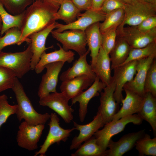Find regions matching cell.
I'll return each mask as SVG.
<instances>
[{
  "label": "cell",
  "mask_w": 156,
  "mask_h": 156,
  "mask_svg": "<svg viewBox=\"0 0 156 156\" xmlns=\"http://www.w3.org/2000/svg\"><path fill=\"white\" fill-rule=\"evenodd\" d=\"M59 8L60 6L45 1H34L25 10L20 29L22 42L30 43L29 37L31 34L55 22V15Z\"/></svg>",
  "instance_id": "1"
},
{
  "label": "cell",
  "mask_w": 156,
  "mask_h": 156,
  "mask_svg": "<svg viewBox=\"0 0 156 156\" xmlns=\"http://www.w3.org/2000/svg\"><path fill=\"white\" fill-rule=\"evenodd\" d=\"M12 89L17 101V108L15 114L19 121L23 119L30 125H44L50 119V114L48 113H39L35 110L18 78H16Z\"/></svg>",
  "instance_id": "2"
},
{
  "label": "cell",
  "mask_w": 156,
  "mask_h": 156,
  "mask_svg": "<svg viewBox=\"0 0 156 156\" xmlns=\"http://www.w3.org/2000/svg\"><path fill=\"white\" fill-rule=\"evenodd\" d=\"M32 55L30 43L23 51L15 53L0 51V67L11 70L18 78H21L31 70Z\"/></svg>",
  "instance_id": "3"
},
{
  "label": "cell",
  "mask_w": 156,
  "mask_h": 156,
  "mask_svg": "<svg viewBox=\"0 0 156 156\" xmlns=\"http://www.w3.org/2000/svg\"><path fill=\"white\" fill-rule=\"evenodd\" d=\"M143 120L137 114L127 116L116 120H112L105 125L101 130H99L93 135L97 144L104 150H106L108 143L114 135L122 131L129 123L141 124Z\"/></svg>",
  "instance_id": "4"
},
{
  "label": "cell",
  "mask_w": 156,
  "mask_h": 156,
  "mask_svg": "<svg viewBox=\"0 0 156 156\" xmlns=\"http://www.w3.org/2000/svg\"><path fill=\"white\" fill-rule=\"evenodd\" d=\"M124 10L125 18L120 26H135L146 19L156 16V3H147L137 0L132 3L126 4Z\"/></svg>",
  "instance_id": "5"
},
{
  "label": "cell",
  "mask_w": 156,
  "mask_h": 156,
  "mask_svg": "<svg viewBox=\"0 0 156 156\" xmlns=\"http://www.w3.org/2000/svg\"><path fill=\"white\" fill-rule=\"evenodd\" d=\"M117 36L125 40L131 48L145 47L156 41V27L146 32L139 30L136 26H119L116 29Z\"/></svg>",
  "instance_id": "6"
},
{
  "label": "cell",
  "mask_w": 156,
  "mask_h": 156,
  "mask_svg": "<svg viewBox=\"0 0 156 156\" xmlns=\"http://www.w3.org/2000/svg\"><path fill=\"white\" fill-rule=\"evenodd\" d=\"M52 37L62 44L66 51L73 50L81 55L87 51L85 31L78 29H69L61 32L54 30L51 33Z\"/></svg>",
  "instance_id": "7"
},
{
  "label": "cell",
  "mask_w": 156,
  "mask_h": 156,
  "mask_svg": "<svg viewBox=\"0 0 156 156\" xmlns=\"http://www.w3.org/2000/svg\"><path fill=\"white\" fill-rule=\"evenodd\" d=\"M70 99L63 92L51 93L40 99L39 103L43 106H47L60 116L66 123L73 120L74 110L68 104Z\"/></svg>",
  "instance_id": "8"
},
{
  "label": "cell",
  "mask_w": 156,
  "mask_h": 156,
  "mask_svg": "<svg viewBox=\"0 0 156 156\" xmlns=\"http://www.w3.org/2000/svg\"><path fill=\"white\" fill-rule=\"evenodd\" d=\"M50 119L48 134L43 144L40 146V149L35 153L34 156L38 155L40 156H45L51 146L55 143L59 144L61 141L66 142L71 132L75 130L74 127L67 129L62 128L60 125V119L55 113H51Z\"/></svg>",
  "instance_id": "9"
},
{
  "label": "cell",
  "mask_w": 156,
  "mask_h": 156,
  "mask_svg": "<svg viewBox=\"0 0 156 156\" xmlns=\"http://www.w3.org/2000/svg\"><path fill=\"white\" fill-rule=\"evenodd\" d=\"M44 125H32L25 121L19 126L16 141L20 147L29 151L38 148L37 143L44 128Z\"/></svg>",
  "instance_id": "10"
},
{
  "label": "cell",
  "mask_w": 156,
  "mask_h": 156,
  "mask_svg": "<svg viewBox=\"0 0 156 156\" xmlns=\"http://www.w3.org/2000/svg\"><path fill=\"white\" fill-rule=\"evenodd\" d=\"M116 88L115 81L112 78L110 84L106 86L100 93V105L98 113L101 116L104 125L111 121L118 111V104L116 101L114 94Z\"/></svg>",
  "instance_id": "11"
},
{
  "label": "cell",
  "mask_w": 156,
  "mask_h": 156,
  "mask_svg": "<svg viewBox=\"0 0 156 156\" xmlns=\"http://www.w3.org/2000/svg\"><path fill=\"white\" fill-rule=\"evenodd\" d=\"M57 27V22H55L45 28L31 34L29 37L32 55L30 63L31 70L34 68L40 60L42 54L47 49L53 48V46H45L47 38L51 31Z\"/></svg>",
  "instance_id": "12"
},
{
  "label": "cell",
  "mask_w": 156,
  "mask_h": 156,
  "mask_svg": "<svg viewBox=\"0 0 156 156\" xmlns=\"http://www.w3.org/2000/svg\"><path fill=\"white\" fill-rule=\"evenodd\" d=\"M137 62V60L131 61L119 66L113 69L114 75L112 78L116 84L114 96L118 104L121 103L123 98L122 91L124 86L133 80L136 73Z\"/></svg>",
  "instance_id": "13"
},
{
  "label": "cell",
  "mask_w": 156,
  "mask_h": 156,
  "mask_svg": "<svg viewBox=\"0 0 156 156\" xmlns=\"http://www.w3.org/2000/svg\"><path fill=\"white\" fill-rule=\"evenodd\" d=\"M65 62L59 61L48 64L45 66L47 71L42 76L38 95L40 99L51 93L57 92L56 87L59 74Z\"/></svg>",
  "instance_id": "14"
},
{
  "label": "cell",
  "mask_w": 156,
  "mask_h": 156,
  "mask_svg": "<svg viewBox=\"0 0 156 156\" xmlns=\"http://www.w3.org/2000/svg\"><path fill=\"white\" fill-rule=\"evenodd\" d=\"M106 15L99 11L90 9L79 15L77 19L73 22L66 25L57 22V29L54 31L61 32L69 29H78L85 31L92 25L96 23L103 21Z\"/></svg>",
  "instance_id": "15"
},
{
  "label": "cell",
  "mask_w": 156,
  "mask_h": 156,
  "mask_svg": "<svg viewBox=\"0 0 156 156\" xmlns=\"http://www.w3.org/2000/svg\"><path fill=\"white\" fill-rule=\"evenodd\" d=\"M156 56H151L137 61L136 73L133 80L127 83L123 87L126 89L143 96L145 82L149 67Z\"/></svg>",
  "instance_id": "16"
},
{
  "label": "cell",
  "mask_w": 156,
  "mask_h": 156,
  "mask_svg": "<svg viewBox=\"0 0 156 156\" xmlns=\"http://www.w3.org/2000/svg\"><path fill=\"white\" fill-rule=\"evenodd\" d=\"M106 86L96 76L94 81L89 88L85 91L72 99V105L78 102L79 104V117L80 121L83 122L88 112V106L90 100L93 98L98 96Z\"/></svg>",
  "instance_id": "17"
},
{
  "label": "cell",
  "mask_w": 156,
  "mask_h": 156,
  "mask_svg": "<svg viewBox=\"0 0 156 156\" xmlns=\"http://www.w3.org/2000/svg\"><path fill=\"white\" fill-rule=\"evenodd\" d=\"M145 133L144 130L126 134L118 141L114 142L112 139L109 141L107 149L106 156H122L135 146L138 140Z\"/></svg>",
  "instance_id": "18"
},
{
  "label": "cell",
  "mask_w": 156,
  "mask_h": 156,
  "mask_svg": "<svg viewBox=\"0 0 156 156\" xmlns=\"http://www.w3.org/2000/svg\"><path fill=\"white\" fill-rule=\"evenodd\" d=\"M73 124L75 129L79 131V133L72 140L70 147V150L77 149L104 125L102 117L98 113L94 117L93 120L86 124L80 125L75 121H73Z\"/></svg>",
  "instance_id": "19"
},
{
  "label": "cell",
  "mask_w": 156,
  "mask_h": 156,
  "mask_svg": "<svg viewBox=\"0 0 156 156\" xmlns=\"http://www.w3.org/2000/svg\"><path fill=\"white\" fill-rule=\"evenodd\" d=\"M95 79L86 75H81L62 81L60 89L70 100L87 89Z\"/></svg>",
  "instance_id": "20"
},
{
  "label": "cell",
  "mask_w": 156,
  "mask_h": 156,
  "mask_svg": "<svg viewBox=\"0 0 156 156\" xmlns=\"http://www.w3.org/2000/svg\"><path fill=\"white\" fill-rule=\"evenodd\" d=\"M123 90L126 93V97L122 100V106L114 116L112 120H116L127 116L137 114L142 105L143 96L129 90Z\"/></svg>",
  "instance_id": "21"
},
{
  "label": "cell",
  "mask_w": 156,
  "mask_h": 156,
  "mask_svg": "<svg viewBox=\"0 0 156 156\" xmlns=\"http://www.w3.org/2000/svg\"><path fill=\"white\" fill-rule=\"evenodd\" d=\"M90 52L88 49L85 53L80 56L72 67L61 74L60 77V80L63 81L82 75H86L95 79L96 76L87 60V56Z\"/></svg>",
  "instance_id": "22"
},
{
  "label": "cell",
  "mask_w": 156,
  "mask_h": 156,
  "mask_svg": "<svg viewBox=\"0 0 156 156\" xmlns=\"http://www.w3.org/2000/svg\"><path fill=\"white\" fill-rule=\"evenodd\" d=\"M57 44L59 47L58 50L48 53L44 51L42 54L34 68L37 74L41 73L45 68V66L48 64L59 61L70 63L74 60V52L71 50L66 51L59 44Z\"/></svg>",
  "instance_id": "23"
},
{
  "label": "cell",
  "mask_w": 156,
  "mask_h": 156,
  "mask_svg": "<svg viewBox=\"0 0 156 156\" xmlns=\"http://www.w3.org/2000/svg\"><path fill=\"white\" fill-rule=\"evenodd\" d=\"M100 22L94 23L85 30L87 44L90 52L91 65L93 70L97 57L102 44V34L99 28Z\"/></svg>",
  "instance_id": "24"
},
{
  "label": "cell",
  "mask_w": 156,
  "mask_h": 156,
  "mask_svg": "<svg viewBox=\"0 0 156 156\" xmlns=\"http://www.w3.org/2000/svg\"><path fill=\"white\" fill-rule=\"evenodd\" d=\"M111 70L109 55L101 46L93 71L100 80L107 86L110 84L112 81Z\"/></svg>",
  "instance_id": "25"
},
{
  "label": "cell",
  "mask_w": 156,
  "mask_h": 156,
  "mask_svg": "<svg viewBox=\"0 0 156 156\" xmlns=\"http://www.w3.org/2000/svg\"><path fill=\"white\" fill-rule=\"evenodd\" d=\"M142 105L137 114L143 120L149 123L155 135L156 134V97L149 92L143 96Z\"/></svg>",
  "instance_id": "26"
},
{
  "label": "cell",
  "mask_w": 156,
  "mask_h": 156,
  "mask_svg": "<svg viewBox=\"0 0 156 156\" xmlns=\"http://www.w3.org/2000/svg\"><path fill=\"white\" fill-rule=\"evenodd\" d=\"M131 49L125 40L117 36L115 45L109 53L111 70L120 66L125 62Z\"/></svg>",
  "instance_id": "27"
},
{
  "label": "cell",
  "mask_w": 156,
  "mask_h": 156,
  "mask_svg": "<svg viewBox=\"0 0 156 156\" xmlns=\"http://www.w3.org/2000/svg\"><path fill=\"white\" fill-rule=\"evenodd\" d=\"M80 12L71 0H63L55 14V18L56 20H62L67 24L75 21Z\"/></svg>",
  "instance_id": "28"
},
{
  "label": "cell",
  "mask_w": 156,
  "mask_h": 156,
  "mask_svg": "<svg viewBox=\"0 0 156 156\" xmlns=\"http://www.w3.org/2000/svg\"><path fill=\"white\" fill-rule=\"evenodd\" d=\"M72 156H106L107 150H104L97 144L93 135L81 144Z\"/></svg>",
  "instance_id": "29"
},
{
  "label": "cell",
  "mask_w": 156,
  "mask_h": 156,
  "mask_svg": "<svg viewBox=\"0 0 156 156\" xmlns=\"http://www.w3.org/2000/svg\"><path fill=\"white\" fill-rule=\"evenodd\" d=\"M25 11L22 13L13 15L7 12L0 1V16L2 25L0 34L2 36L7 30L16 27L20 29L22 25L25 16Z\"/></svg>",
  "instance_id": "30"
},
{
  "label": "cell",
  "mask_w": 156,
  "mask_h": 156,
  "mask_svg": "<svg viewBox=\"0 0 156 156\" xmlns=\"http://www.w3.org/2000/svg\"><path fill=\"white\" fill-rule=\"evenodd\" d=\"M125 15L123 8L114 10L106 14L103 22L99 23L101 33L102 34L112 28H117L123 21Z\"/></svg>",
  "instance_id": "31"
},
{
  "label": "cell",
  "mask_w": 156,
  "mask_h": 156,
  "mask_svg": "<svg viewBox=\"0 0 156 156\" xmlns=\"http://www.w3.org/2000/svg\"><path fill=\"white\" fill-rule=\"evenodd\" d=\"M135 146L140 156H156V137L144 133L136 141Z\"/></svg>",
  "instance_id": "32"
},
{
  "label": "cell",
  "mask_w": 156,
  "mask_h": 156,
  "mask_svg": "<svg viewBox=\"0 0 156 156\" xmlns=\"http://www.w3.org/2000/svg\"><path fill=\"white\" fill-rule=\"evenodd\" d=\"M152 56H156V41L143 47L131 48L127 59L120 66L131 61L137 60Z\"/></svg>",
  "instance_id": "33"
},
{
  "label": "cell",
  "mask_w": 156,
  "mask_h": 156,
  "mask_svg": "<svg viewBox=\"0 0 156 156\" xmlns=\"http://www.w3.org/2000/svg\"><path fill=\"white\" fill-rule=\"evenodd\" d=\"M4 8L9 13L17 15L23 12L30 5L33 0H0Z\"/></svg>",
  "instance_id": "34"
},
{
  "label": "cell",
  "mask_w": 156,
  "mask_h": 156,
  "mask_svg": "<svg viewBox=\"0 0 156 156\" xmlns=\"http://www.w3.org/2000/svg\"><path fill=\"white\" fill-rule=\"evenodd\" d=\"M5 33V35L0 38V51L7 46L15 44L19 45L23 43L21 39V32L19 28L13 27Z\"/></svg>",
  "instance_id": "35"
},
{
  "label": "cell",
  "mask_w": 156,
  "mask_h": 156,
  "mask_svg": "<svg viewBox=\"0 0 156 156\" xmlns=\"http://www.w3.org/2000/svg\"><path fill=\"white\" fill-rule=\"evenodd\" d=\"M8 98L5 94L0 95V129L11 115L15 114L17 104L10 105L8 101Z\"/></svg>",
  "instance_id": "36"
},
{
  "label": "cell",
  "mask_w": 156,
  "mask_h": 156,
  "mask_svg": "<svg viewBox=\"0 0 156 156\" xmlns=\"http://www.w3.org/2000/svg\"><path fill=\"white\" fill-rule=\"evenodd\" d=\"M16 77L11 70L6 67H0V92L12 89Z\"/></svg>",
  "instance_id": "37"
},
{
  "label": "cell",
  "mask_w": 156,
  "mask_h": 156,
  "mask_svg": "<svg viewBox=\"0 0 156 156\" xmlns=\"http://www.w3.org/2000/svg\"><path fill=\"white\" fill-rule=\"evenodd\" d=\"M145 93L149 92L156 97V60H153L148 70L144 86Z\"/></svg>",
  "instance_id": "38"
},
{
  "label": "cell",
  "mask_w": 156,
  "mask_h": 156,
  "mask_svg": "<svg viewBox=\"0 0 156 156\" xmlns=\"http://www.w3.org/2000/svg\"><path fill=\"white\" fill-rule=\"evenodd\" d=\"M116 29L112 28L101 34V46L109 54L115 43L117 37Z\"/></svg>",
  "instance_id": "39"
},
{
  "label": "cell",
  "mask_w": 156,
  "mask_h": 156,
  "mask_svg": "<svg viewBox=\"0 0 156 156\" xmlns=\"http://www.w3.org/2000/svg\"><path fill=\"white\" fill-rule=\"evenodd\" d=\"M126 5L121 0H105L99 11L106 15L114 10L124 9Z\"/></svg>",
  "instance_id": "40"
},
{
  "label": "cell",
  "mask_w": 156,
  "mask_h": 156,
  "mask_svg": "<svg viewBox=\"0 0 156 156\" xmlns=\"http://www.w3.org/2000/svg\"><path fill=\"white\" fill-rule=\"evenodd\" d=\"M136 26L140 30L146 32L156 27V16L150 17Z\"/></svg>",
  "instance_id": "41"
},
{
  "label": "cell",
  "mask_w": 156,
  "mask_h": 156,
  "mask_svg": "<svg viewBox=\"0 0 156 156\" xmlns=\"http://www.w3.org/2000/svg\"><path fill=\"white\" fill-rule=\"evenodd\" d=\"M77 8L81 12L92 8L93 0H71Z\"/></svg>",
  "instance_id": "42"
},
{
  "label": "cell",
  "mask_w": 156,
  "mask_h": 156,
  "mask_svg": "<svg viewBox=\"0 0 156 156\" xmlns=\"http://www.w3.org/2000/svg\"><path fill=\"white\" fill-rule=\"evenodd\" d=\"M105 0H93L91 9L99 11L101 8Z\"/></svg>",
  "instance_id": "43"
},
{
  "label": "cell",
  "mask_w": 156,
  "mask_h": 156,
  "mask_svg": "<svg viewBox=\"0 0 156 156\" xmlns=\"http://www.w3.org/2000/svg\"><path fill=\"white\" fill-rule=\"evenodd\" d=\"M62 0H44L43 1H45L51 3L55 5L60 6V3Z\"/></svg>",
  "instance_id": "44"
},
{
  "label": "cell",
  "mask_w": 156,
  "mask_h": 156,
  "mask_svg": "<svg viewBox=\"0 0 156 156\" xmlns=\"http://www.w3.org/2000/svg\"><path fill=\"white\" fill-rule=\"evenodd\" d=\"M126 4H130L132 3L137 0H121Z\"/></svg>",
  "instance_id": "45"
},
{
  "label": "cell",
  "mask_w": 156,
  "mask_h": 156,
  "mask_svg": "<svg viewBox=\"0 0 156 156\" xmlns=\"http://www.w3.org/2000/svg\"><path fill=\"white\" fill-rule=\"evenodd\" d=\"M145 2L149 3H156V0H140Z\"/></svg>",
  "instance_id": "46"
},
{
  "label": "cell",
  "mask_w": 156,
  "mask_h": 156,
  "mask_svg": "<svg viewBox=\"0 0 156 156\" xmlns=\"http://www.w3.org/2000/svg\"><path fill=\"white\" fill-rule=\"evenodd\" d=\"M2 25V21L1 17L0 16V31L1 30Z\"/></svg>",
  "instance_id": "47"
},
{
  "label": "cell",
  "mask_w": 156,
  "mask_h": 156,
  "mask_svg": "<svg viewBox=\"0 0 156 156\" xmlns=\"http://www.w3.org/2000/svg\"><path fill=\"white\" fill-rule=\"evenodd\" d=\"M44 0H33V1H43Z\"/></svg>",
  "instance_id": "48"
}]
</instances>
